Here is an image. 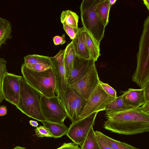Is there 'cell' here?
Segmentation results:
<instances>
[{
	"mask_svg": "<svg viewBox=\"0 0 149 149\" xmlns=\"http://www.w3.org/2000/svg\"><path fill=\"white\" fill-rule=\"evenodd\" d=\"M96 136L100 149H112L100 138L96 135Z\"/></svg>",
	"mask_w": 149,
	"mask_h": 149,
	"instance_id": "cell-32",
	"label": "cell"
},
{
	"mask_svg": "<svg viewBox=\"0 0 149 149\" xmlns=\"http://www.w3.org/2000/svg\"><path fill=\"white\" fill-rule=\"evenodd\" d=\"M111 6L109 0H98L95 8V11L105 26L109 21V13Z\"/></svg>",
	"mask_w": 149,
	"mask_h": 149,
	"instance_id": "cell-15",
	"label": "cell"
},
{
	"mask_svg": "<svg viewBox=\"0 0 149 149\" xmlns=\"http://www.w3.org/2000/svg\"><path fill=\"white\" fill-rule=\"evenodd\" d=\"M145 102H149V83L143 88Z\"/></svg>",
	"mask_w": 149,
	"mask_h": 149,
	"instance_id": "cell-33",
	"label": "cell"
},
{
	"mask_svg": "<svg viewBox=\"0 0 149 149\" xmlns=\"http://www.w3.org/2000/svg\"><path fill=\"white\" fill-rule=\"evenodd\" d=\"M35 131L36 134L39 137H52L48 130L43 126L37 127L35 130Z\"/></svg>",
	"mask_w": 149,
	"mask_h": 149,
	"instance_id": "cell-28",
	"label": "cell"
},
{
	"mask_svg": "<svg viewBox=\"0 0 149 149\" xmlns=\"http://www.w3.org/2000/svg\"><path fill=\"white\" fill-rule=\"evenodd\" d=\"M85 33L87 45L91 57L95 62L101 55L100 44L97 42L85 29Z\"/></svg>",
	"mask_w": 149,
	"mask_h": 149,
	"instance_id": "cell-18",
	"label": "cell"
},
{
	"mask_svg": "<svg viewBox=\"0 0 149 149\" xmlns=\"http://www.w3.org/2000/svg\"><path fill=\"white\" fill-rule=\"evenodd\" d=\"M115 98L107 94L99 84L86 100L84 109L79 116V120L93 113L105 111L107 105Z\"/></svg>",
	"mask_w": 149,
	"mask_h": 149,
	"instance_id": "cell-7",
	"label": "cell"
},
{
	"mask_svg": "<svg viewBox=\"0 0 149 149\" xmlns=\"http://www.w3.org/2000/svg\"><path fill=\"white\" fill-rule=\"evenodd\" d=\"M13 149H26L25 148L19 146H17Z\"/></svg>",
	"mask_w": 149,
	"mask_h": 149,
	"instance_id": "cell-39",
	"label": "cell"
},
{
	"mask_svg": "<svg viewBox=\"0 0 149 149\" xmlns=\"http://www.w3.org/2000/svg\"><path fill=\"white\" fill-rule=\"evenodd\" d=\"M21 71L26 82L42 95L49 98L56 96V83L51 68L44 71L38 72L29 69L23 63Z\"/></svg>",
	"mask_w": 149,
	"mask_h": 149,
	"instance_id": "cell-3",
	"label": "cell"
},
{
	"mask_svg": "<svg viewBox=\"0 0 149 149\" xmlns=\"http://www.w3.org/2000/svg\"><path fill=\"white\" fill-rule=\"evenodd\" d=\"M60 100L72 123L79 120V116L84 109L86 100L76 90L69 87Z\"/></svg>",
	"mask_w": 149,
	"mask_h": 149,
	"instance_id": "cell-5",
	"label": "cell"
},
{
	"mask_svg": "<svg viewBox=\"0 0 149 149\" xmlns=\"http://www.w3.org/2000/svg\"><path fill=\"white\" fill-rule=\"evenodd\" d=\"M12 26L10 22L0 17V48L6 41L12 38Z\"/></svg>",
	"mask_w": 149,
	"mask_h": 149,
	"instance_id": "cell-19",
	"label": "cell"
},
{
	"mask_svg": "<svg viewBox=\"0 0 149 149\" xmlns=\"http://www.w3.org/2000/svg\"><path fill=\"white\" fill-rule=\"evenodd\" d=\"M99 84L104 91L108 95L114 98L116 97V91L112 87L107 84L102 82L100 80H99Z\"/></svg>",
	"mask_w": 149,
	"mask_h": 149,
	"instance_id": "cell-27",
	"label": "cell"
},
{
	"mask_svg": "<svg viewBox=\"0 0 149 149\" xmlns=\"http://www.w3.org/2000/svg\"><path fill=\"white\" fill-rule=\"evenodd\" d=\"M29 123L32 126L34 127H37L38 125V124L37 121L32 120L29 121Z\"/></svg>",
	"mask_w": 149,
	"mask_h": 149,
	"instance_id": "cell-36",
	"label": "cell"
},
{
	"mask_svg": "<svg viewBox=\"0 0 149 149\" xmlns=\"http://www.w3.org/2000/svg\"><path fill=\"white\" fill-rule=\"evenodd\" d=\"M25 65L29 69L38 72L44 71L51 68L50 66L41 64H28Z\"/></svg>",
	"mask_w": 149,
	"mask_h": 149,
	"instance_id": "cell-26",
	"label": "cell"
},
{
	"mask_svg": "<svg viewBox=\"0 0 149 149\" xmlns=\"http://www.w3.org/2000/svg\"><path fill=\"white\" fill-rule=\"evenodd\" d=\"M65 49L64 63L66 77L68 78L72 71L76 54L71 42L67 45Z\"/></svg>",
	"mask_w": 149,
	"mask_h": 149,
	"instance_id": "cell-17",
	"label": "cell"
},
{
	"mask_svg": "<svg viewBox=\"0 0 149 149\" xmlns=\"http://www.w3.org/2000/svg\"><path fill=\"white\" fill-rule=\"evenodd\" d=\"M81 147V149H100L93 126L90 127Z\"/></svg>",
	"mask_w": 149,
	"mask_h": 149,
	"instance_id": "cell-20",
	"label": "cell"
},
{
	"mask_svg": "<svg viewBox=\"0 0 149 149\" xmlns=\"http://www.w3.org/2000/svg\"><path fill=\"white\" fill-rule=\"evenodd\" d=\"M63 28L67 33L70 37V39L73 40L75 37L80 28H75L72 27L65 22L63 23Z\"/></svg>",
	"mask_w": 149,
	"mask_h": 149,
	"instance_id": "cell-25",
	"label": "cell"
},
{
	"mask_svg": "<svg viewBox=\"0 0 149 149\" xmlns=\"http://www.w3.org/2000/svg\"><path fill=\"white\" fill-rule=\"evenodd\" d=\"M24 64H41L48 65L51 66V63L49 57L34 54L29 55L24 57Z\"/></svg>",
	"mask_w": 149,
	"mask_h": 149,
	"instance_id": "cell-23",
	"label": "cell"
},
{
	"mask_svg": "<svg viewBox=\"0 0 149 149\" xmlns=\"http://www.w3.org/2000/svg\"><path fill=\"white\" fill-rule=\"evenodd\" d=\"M117 149H139L125 142L119 141Z\"/></svg>",
	"mask_w": 149,
	"mask_h": 149,
	"instance_id": "cell-31",
	"label": "cell"
},
{
	"mask_svg": "<svg viewBox=\"0 0 149 149\" xmlns=\"http://www.w3.org/2000/svg\"><path fill=\"white\" fill-rule=\"evenodd\" d=\"M132 107L126 104L122 95L116 97L106 106L105 112L117 111L130 109Z\"/></svg>",
	"mask_w": 149,
	"mask_h": 149,
	"instance_id": "cell-21",
	"label": "cell"
},
{
	"mask_svg": "<svg viewBox=\"0 0 149 149\" xmlns=\"http://www.w3.org/2000/svg\"><path fill=\"white\" fill-rule=\"evenodd\" d=\"M92 58L86 59L76 55L72 71L67 79L68 87L84 77L95 64Z\"/></svg>",
	"mask_w": 149,
	"mask_h": 149,
	"instance_id": "cell-12",
	"label": "cell"
},
{
	"mask_svg": "<svg viewBox=\"0 0 149 149\" xmlns=\"http://www.w3.org/2000/svg\"><path fill=\"white\" fill-rule=\"evenodd\" d=\"M57 149H81L78 146L74 143H64Z\"/></svg>",
	"mask_w": 149,
	"mask_h": 149,
	"instance_id": "cell-29",
	"label": "cell"
},
{
	"mask_svg": "<svg viewBox=\"0 0 149 149\" xmlns=\"http://www.w3.org/2000/svg\"><path fill=\"white\" fill-rule=\"evenodd\" d=\"M7 113L6 106L3 105L0 107V116H2L6 115Z\"/></svg>",
	"mask_w": 149,
	"mask_h": 149,
	"instance_id": "cell-35",
	"label": "cell"
},
{
	"mask_svg": "<svg viewBox=\"0 0 149 149\" xmlns=\"http://www.w3.org/2000/svg\"><path fill=\"white\" fill-rule=\"evenodd\" d=\"M140 107L143 112L149 114V102H145Z\"/></svg>",
	"mask_w": 149,
	"mask_h": 149,
	"instance_id": "cell-34",
	"label": "cell"
},
{
	"mask_svg": "<svg viewBox=\"0 0 149 149\" xmlns=\"http://www.w3.org/2000/svg\"></svg>",
	"mask_w": 149,
	"mask_h": 149,
	"instance_id": "cell-40",
	"label": "cell"
},
{
	"mask_svg": "<svg viewBox=\"0 0 149 149\" xmlns=\"http://www.w3.org/2000/svg\"><path fill=\"white\" fill-rule=\"evenodd\" d=\"M73 45L76 55L83 59L91 58L86 44L84 27L80 30L75 37L72 40Z\"/></svg>",
	"mask_w": 149,
	"mask_h": 149,
	"instance_id": "cell-13",
	"label": "cell"
},
{
	"mask_svg": "<svg viewBox=\"0 0 149 149\" xmlns=\"http://www.w3.org/2000/svg\"><path fill=\"white\" fill-rule=\"evenodd\" d=\"M52 135V137L58 138L66 135L68 128L64 124H62L43 121L41 122Z\"/></svg>",
	"mask_w": 149,
	"mask_h": 149,
	"instance_id": "cell-16",
	"label": "cell"
},
{
	"mask_svg": "<svg viewBox=\"0 0 149 149\" xmlns=\"http://www.w3.org/2000/svg\"><path fill=\"white\" fill-rule=\"evenodd\" d=\"M122 93L124 102L132 107H140L145 103L143 88H129Z\"/></svg>",
	"mask_w": 149,
	"mask_h": 149,
	"instance_id": "cell-14",
	"label": "cell"
},
{
	"mask_svg": "<svg viewBox=\"0 0 149 149\" xmlns=\"http://www.w3.org/2000/svg\"><path fill=\"white\" fill-rule=\"evenodd\" d=\"M19 84L20 91L17 108L29 117L40 122L46 121L41 109L42 95L30 85L23 76Z\"/></svg>",
	"mask_w": 149,
	"mask_h": 149,
	"instance_id": "cell-2",
	"label": "cell"
},
{
	"mask_svg": "<svg viewBox=\"0 0 149 149\" xmlns=\"http://www.w3.org/2000/svg\"><path fill=\"white\" fill-rule=\"evenodd\" d=\"M98 0H83L80 6L83 27L99 43L104 35L105 26L95 9Z\"/></svg>",
	"mask_w": 149,
	"mask_h": 149,
	"instance_id": "cell-4",
	"label": "cell"
},
{
	"mask_svg": "<svg viewBox=\"0 0 149 149\" xmlns=\"http://www.w3.org/2000/svg\"><path fill=\"white\" fill-rule=\"evenodd\" d=\"M65 49H60L55 56L49 57L51 68L55 79L56 93L61 99L68 87L64 63Z\"/></svg>",
	"mask_w": 149,
	"mask_h": 149,
	"instance_id": "cell-8",
	"label": "cell"
},
{
	"mask_svg": "<svg viewBox=\"0 0 149 149\" xmlns=\"http://www.w3.org/2000/svg\"><path fill=\"white\" fill-rule=\"evenodd\" d=\"M22 77L7 72L3 79L2 91L4 99L16 106L20 93L19 81Z\"/></svg>",
	"mask_w": 149,
	"mask_h": 149,
	"instance_id": "cell-11",
	"label": "cell"
},
{
	"mask_svg": "<svg viewBox=\"0 0 149 149\" xmlns=\"http://www.w3.org/2000/svg\"><path fill=\"white\" fill-rule=\"evenodd\" d=\"M79 17L76 13L68 10L62 11L60 18L62 23L65 22L72 27L77 28Z\"/></svg>",
	"mask_w": 149,
	"mask_h": 149,
	"instance_id": "cell-22",
	"label": "cell"
},
{
	"mask_svg": "<svg viewBox=\"0 0 149 149\" xmlns=\"http://www.w3.org/2000/svg\"><path fill=\"white\" fill-rule=\"evenodd\" d=\"M41 104L42 111L46 121L64 124L67 114L58 96L49 98L42 95Z\"/></svg>",
	"mask_w": 149,
	"mask_h": 149,
	"instance_id": "cell-6",
	"label": "cell"
},
{
	"mask_svg": "<svg viewBox=\"0 0 149 149\" xmlns=\"http://www.w3.org/2000/svg\"><path fill=\"white\" fill-rule=\"evenodd\" d=\"M65 36V34H64L62 36H54L53 38L54 45H62L64 44L66 42L64 38Z\"/></svg>",
	"mask_w": 149,
	"mask_h": 149,
	"instance_id": "cell-30",
	"label": "cell"
},
{
	"mask_svg": "<svg viewBox=\"0 0 149 149\" xmlns=\"http://www.w3.org/2000/svg\"><path fill=\"white\" fill-rule=\"evenodd\" d=\"M100 80L95 64L84 77L68 87L76 90L86 100L99 84Z\"/></svg>",
	"mask_w": 149,
	"mask_h": 149,
	"instance_id": "cell-10",
	"label": "cell"
},
{
	"mask_svg": "<svg viewBox=\"0 0 149 149\" xmlns=\"http://www.w3.org/2000/svg\"><path fill=\"white\" fill-rule=\"evenodd\" d=\"M143 1L144 4L146 6L148 10H149V0H143Z\"/></svg>",
	"mask_w": 149,
	"mask_h": 149,
	"instance_id": "cell-37",
	"label": "cell"
},
{
	"mask_svg": "<svg viewBox=\"0 0 149 149\" xmlns=\"http://www.w3.org/2000/svg\"><path fill=\"white\" fill-rule=\"evenodd\" d=\"M98 112L72 123L68 128L66 135L74 143L80 146L85 139L90 128L93 126Z\"/></svg>",
	"mask_w": 149,
	"mask_h": 149,
	"instance_id": "cell-9",
	"label": "cell"
},
{
	"mask_svg": "<svg viewBox=\"0 0 149 149\" xmlns=\"http://www.w3.org/2000/svg\"><path fill=\"white\" fill-rule=\"evenodd\" d=\"M110 5L111 6L112 5L114 4L117 1L116 0H109Z\"/></svg>",
	"mask_w": 149,
	"mask_h": 149,
	"instance_id": "cell-38",
	"label": "cell"
},
{
	"mask_svg": "<svg viewBox=\"0 0 149 149\" xmlns=\"http://www.w3.org/2000/svg\"><path fill=\"white\" fill-rule=\"evenodd\" d=\"M7 62L4 59L0 58V104L4 100L2 91V87L4 76L7 72Z\"/></svg>",
	"mask_w": 149,
	"mask_h": 149,
	"instance_id": "cell-24",
	"label": "cell"
},
{
	"mask_svg": "<svg viewBox=\"0 0 149 149\" xmlns=\"http://www.w3.org/2000/svg\"><path fill=\"white\" fill-rule=\"evenodd\" d=\"M104 128L113 133L132 135L149 131V114L141 107L106 112Z\"/></svg>",
	"mask_w": 149,
	"mask_h": 149,
	"instance_id": "cell-1",
	"label": "cell"
}]
</instances>
